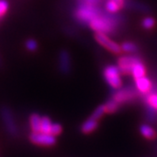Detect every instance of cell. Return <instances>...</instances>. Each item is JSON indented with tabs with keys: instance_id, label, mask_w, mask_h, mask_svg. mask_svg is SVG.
<instances>
[{
	"instance_id": "6da1fadb",
	"label": "cell",
	"mask_w": 157,
	"mask_h": 157,
	"mask_svg": "<svg viewBox=\"0 0 157 157\" xmlns=\"http://www.w3.org/2000/svg\"><path fill=\"white\" fill-rule=\"evenodd\" d=\"M98 15H100V13L94 5L84 3L80 4L74 11L75 18L81 23H89Z\"/></svg>"
},
{
	"instance_id": "7a4b0ae2",
	"label": "cell",
	"mask_w": 157,
	"mask_h": 157,
	"mask_svg": "<svg viewBox=\"0 0 157 157\" xmlns=\"http://www.w3.org/2000/svg\"><path fill=\"white\" fill-rule=\"evenodd\" d=\"M89 25L96 33H112L113 29L112 19L106 17H102L100 15L93 18L89 22Z\"/></svg>"
},
{
	"instance_id": "3957f363",
	"label": "cell",
	"mask_w": 157,
	"mask_h": 157,
	"mask_svg": "<svg viewBox=\"0 0 157 157\" xmlns=\"http://www.w3.org/2000/svg\"><path fill=\"white\" fill-rule=\"evenodd\" d=\"M29 140L32 143L35 145L44 147H52L56 144V137L54 135L48 134V133H43V132H33L30 136Z\"/></svg>"
},
{
	"instance_id": "277c9868",
	"label": "cell",
	"mask_w": 157,
	"mask_h": 157,
	"mask_svg": "<svg viewBox=\"0 0 157 157\" xmlns=\"http://www.w3.org/2000/svg\"><path fill=\"white\" fill-rule=\"evenodd\" d=\"M0 113H1L2 121L9 135H11L13 137L17 136L18 134V130H17V125L15 123V120H14L11 109L7 107H2L0 109Z\"/></svg>"
},
{
	"instance_id": "5b68a950",
	"label": "cell",
	"mask_w": 157,
	"mask_h": 157,
	"mask_svg": "<svg viewBox=\"0 0 157 157\" xmlns=\"http://www.w3.org/2000/svg\"><path fill=\"white\" fill-rule=\"evenodd\" d=\"M120 70L117 67L114 66H108L104 69V78L106 79L109 86L113 88H120L121 87V78L120 76Z\"/></svg>"
},
{
	"instance_id": "8992f818",
	"label": "cell",
	"mask_w": 157,
	"mask_h": 157,
	"mask_svg": "<svg viewBox=\"0 0 157 157\" xmlns=\"http://www.w3.org/2000/svg\"><path fill=\"white\" fill-rule=\"evenodd\" d=\"M94 38L97 40L98 43H100L102 46H104L105 48H107V50L110 51L113 53L119 54L121 49V45H119L117 43H115L114 41H113L107 37L106 33H96L94 35Z\"/></svg>"
},
{
	"instance_id": "52a82bcc",
	"label": "cell",
	"mask_w": 157,
	"mask_h": 157,
	"mask_svg": "<svg viewBox=\"0 0 157 157\" xmlns=\"http://www.w3.org/2000/svg\"><path fill=\"white\" fill-rule=\"evenodd\" d=\"M140 59L136 56H122L118 60V68L123 74H131L132 69L136 62Z\"/></svg>"
},
{
	"instance_id": "ba28073f",
	"label": "cell",
	"mask_w": 157,
	"mask_h": 157,
	"mask_svg": "<svg viewBox=\"0 0 157 157\" xmlns=\"http://www.w3.org/2000/svg\"><path fill=\"white\" fill-rule=\"evenodd\" d=\"M59 66L61 73L67 74L71 71V57L67 50H62L59 55Z\"/></svg>"
},
{
	"instance_id": "9c48e42d",
	"label": "cell",
	"mask_w": 157,
	"mask_h": 157,
	"mask_svg": "<svg viewBox=\"0 0 157 157\" xmlns=\"http://www.w3.org/2000/svg\"><path fill=\"white\" fill-rule=\"evenodd\" d=\"M134 96H135V94H134V92L132 90L121 89L118 91L117 93L114 94L113 99L120 104V103H123L126 101H132L134 99Z\"/></svg>"
},
{
	"instance_id": "30bf717a",
	"label": "cell",
	"mask_w": 157,
	"mask_h": 157,
	"mask_svg": "<svg viewBox=\"0 0 157 157\" xmlns=\"http://www.w3.org/2000/svg\"><path fill=\"white\" fill-rule=\"evenodd\" d=\"M135 85H136L137 89L142 94L148 93L152 88V83L150 79L145 77V76L136 78L135 79Z\"/></svg>"
},
{
	"instance_id": "8fae6325",
	"label": "cell",
	"mask_w": 157,
	"mask_h": 157,
	"mask_svg": "<svg viewBox=\"0 0 157 157\" xmlns=\"http://www.w3.org/2000/svg\"><path fill=\"white\" fill-rule=\"evenodd\" d=\"M97 128H98V121L90 117L81 125L80 131L83 134H90V133L94 132Z\"/></svg>"
},
{
	"instance_id": "7c38bea8",
	"label": "cell",
	"mask_w": 157,
	"mask_h": 157,
	"mask_svg": "<svg viewBox=\"0 0 157 157\" xmlns=\"http://www.w3.org/2000/svg\"><path fill=\"white\" fill-rule=\"evenodd\" d=\"M131 74L133 75V77L135 78V79L145 76V74H146V68H145V66L143 65V63L140 60H138L135 63L134 67L132 69Z\"/></svg>"
},
{
	"instance_id": "4fadbf2b",
	"label": "cell",
	"mask_w": 157,
	"mask_h": 157,
	"mask_svg": "<svg viewBox=\"0 0 157 157\" xmlns=\"http://www.w3.org/2000/svg\"><path fill=\"white\" fill-rule=\"evenodd\" d=\"M30 126L33 132H40V124H41V116L37 113H33L30 116Z\"/></svg>"
},
{
	"instance_id": "5bb4252c",
	"label": "cell",
	"mask_w": 157,
	"mask_h": 157,
	"mask_svg": "<svg viewBox=\"0 0 157 157\" xmlns=\"http://www.w3.org/2000/svg\"><path fill=\"white\" fill-rule=\"evenodd\" d=\"M140 132L141 135L148 140H153L155 138V131L148 125H141L140 127Z\"/></svg>"
},
{
	"instance_id": "9a60e30c",
	"label": "cell",
	"mask_w": 157,
	"mask_h": 157,
	"mask_svg": "<svg viewBox=\"0 0 157 157\" xmlns=\"http://www.w3.org/2000/svg\"><path fill=\"white\" fill-rule=\"evenodd\" d=\"M52 121L48 116L41 117V124H40V131L43 133L50 134V129L52 127Z\"/></svg>"
},
{
	"instance_id": "2e32d148",
	"label": "cell",
	"mask_w": 157,
	"mask_h": 157,
	"mask_svg": "<svg viewBox=\"0 0 157 157\" xmlns=\"http://www.w3.org/2000/svg\"><path fill=\"white\" fill-rule=\"evenodd\" d=\"M121 49L125 52H128V53H133V52H136L138 51V47L133 42H124L121 45Z\"/></svg>"
},
{
	"instance_id": "e0dca14e",
	"label": "cell",
	"mask_w": 157,
	"mask_h": 157,
	"mask_svg": "<svg viewBox=\"0 0 157 157\" xmlns=\"http://www.w3.org/2000/svg\"><path fill=\"white\" fill-rule=\"evenodd\" d=\"M118 108H119V103L116 102L113 99L108 101L105 104V109H106V113H114L115 111H117Z\"/></svg>"
},
{
	"instance_id": "ac0fdd59",
	"label": "cell",
	"mask_w": 157,
	"mask_h": 157,
	"mask_svg": "<svg viewBox=\"0 0 157 157\" xmlns=\"http://www.w3.org/2000/svg\"><path fill=\"white\" fill-rule=\"evenodd\" d=\"M121 8V7L120 6V5L118 3H116L115 1H113V0H109V1H107V4H106V9L107 10V11H109L111 13L116 12Z\"/></svg>"
},
{
	"instance_id": "d6986e66",
	"label": "cell",
	"mask_w": 157,
	"mask_h": 157,
	"mask_svg": "<svg viewBox=\"0 0 157 157\" xmlns=\"http://www.w3.org/2000/svg\"><path fill=\"white\" fill-rule=\"evenodd\" d=\"M106 113V109H105V105H101L100 107H98L96 108L95 110L94 111L93 113V114L91 115V117L93 118V119H94V120H99V119H101L102 116H103V114Z\"/></svg>"
},
{
	"instance_id": "ffe728a7",
	"label": "cell",
	"mask_w": 157,
	"mask_h": 157,
	"mask_svg": "<svg viewBox=\"0 0 157 157\" xmlns=\"http://www.w3.org/2000/svg\"><path fill=\"white\" fill-rule=\"evenodd\" d=\"M62 133V126L59 123H52L50 129L51 135L58 136Z\"/></svg>"
},
{
	"instance_id": "44dd1931",
	"label": "cell",
	"mask_w": 157,
	"mask_h": 157,
	"mask_svg": "<svg viewBox=\"0 0 157 157\" xmlns=\"http://www.w3.org/2000/svg\"><path fill=\"white\" fill-rule=\"evenodd\" d=\"M155 21L151 17H145L142 20V26L145 29H152L155 26Z\"/></svg>"
},
{
	"instance_id": "7402d4cb",
	"label": "cell",
	"mask_w": 157,
	"mask_h": 157,
	"mask_svg": "<svg viewBox=\"0 0 157 157\" xmlns=\"http://www.w3.org/2000/svg\"><path fill=\"white\" fill-rule=\"evenodd\" d=\"M25 47L30 52H34V51H36L38 49V43L34 39H28L25 42Z\"/></svg>"
},
{
	"instance_id": "603a6c76",
	"label": "cell",
	"mask_w": 157,
	"mask_h": 157,
	"mask_svg": "<svg viewBox=\"0 0 157 157\" xmlns=\"http://www.w3.org/2000/svg\"><path fill=\"white\" fill-rule=\"evenodd\" d=\"M8 2L6 0H0V18L3 17L8 11Z\"/></svg>"
},
{
	"instance_id": "cb8c5ba5",
	"label": "cell",
	"mask_w": 157,
	"mask_h": 157,
	"mask_svg": "<svg viewBox=\"0 0 157 157\" xmlns=\"http://www.w3.org/2000/svg\"><path fill=\"white\" fill-rule=\"evenodd\" d=\"M147 103L153 110H157V94H152L147 98Z\"/></svg>"
},
{
	"instance_id": "d4e9b609",
	"label": "cell",
	"mask_w": 157,
	"mask_h": 157,
	"mask_svg": "<svg viewBox=\"0 0 157 157\" xmlns=\"http://www.w3.org/2000/svg\"><path fill=\"white\" fill-rule=\"evenodd\" d=\"M113 1H115L116 3H118L121 7H122L123 6V4H124V0H113Z\"/></svg>"
},
{
	"instance_id": "484cf974",
	"label": "cell",
	"mask_w": 157,
	"mask_h": 157,
	"mask_svg": "<svg viewBox=\"0 0 157 157\" xmlns=\"http://www.w3.org/2000/svg\"><path fill=\"white\" fill-rule=\"evenodd\" d=\"M0 65H1V59H0Z\"/></svg>"
}]
</instances>
